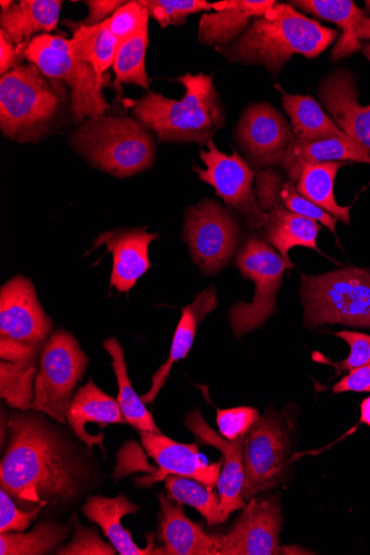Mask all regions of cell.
Here are the masks:
<instances>
[{"label":"cell","mask_w":370,"mask_h":555,"mask_svg":"<svg viewBox=\"0 0 370 555\" xmlns=\"http://www.w3.org/2000/svg\"><path fill=\"white\" fill-rule=\"evenodd\" d=\"M0 482L21 506L68 503L86 486L88 470L61 431L37 414H13Z\"/></svg>","instance_id":"obj_1"},{"label":"cell","mask_w":370,"mask_h":555,"mask_svg":"<svg viewBox=\"0 0 370 555\" xmlns=\"http://www.w3.org/2000/svg\"><path fill=\"white\" fill-rule=\"evenodd\" d=\"M337 37L336 29L308 18L291 4L277 3L254 18L237 41L218 47L217 52L229 63L259 65L278 76L294 55L319 57Z\"/></svg>","instance_id":"obj_2"},{"label":"cell","mask_w":370,"mask_h":555,"mask_svg":"<svg viewBox=\"0 0 370 555\" xmlns=\"http://www.w3.org/2000/svg\"><path fill=\"white\" fill-rule=\"evenodd\" d=\"M175 80L184 88L181 100L149 91L139 100H126V105L158 140L205 145L226 125V112L214 76L186 74Z\"/></svg>","instance_id":"obj_3"},{"label":"cell","mask_w":370,"mask_h":555,"mask_svg":"<svg viewBox=\"0 0 370 555\" xmlns=\"http://www.w3.org/2000/svg\"><path fill=\"white\" fill-rule=\"evenodd\" d=\"M67 99L64 83L21 65L0 78V130L16 142H37L62 121Z\"/></svg>","instance_id":"obj_4"},{"label":"cell","mask_w":370,"mask_h":555,"mask_svg":"<svg viewBox=\"0 0 370 555\" xmlns=\"http://www.w3.org/2000/svg\"><path fill=\"white\" fill-rule=\"evenodd\" d=\"M71 145L93 167L120 179L148 170L155 160L149 130L128 117L87 119L72 135Z\"/></svg>","instance_id":"obj_5"},{"label":"cell","mask_w":370,"mask_h":555,"mask_svg":"<svg viewBox=\"0 0 370 555\" xmlns=\"http://www.w3.org/2000/svg\"><path fill=\"white\" fill-rule=\"evenodd\" d=\"M304 325L341 324L370 328V272L344 268L321 275H302Z\"/></svg>","instance_id":"obj_6"},{"label":"cell","mask_w":370,"mask_h":555,"mask_svg":"<svg viewBox=\"0 0 370 555\" xmlns=\"http://www.w3.org/2000/svg\"><path fill=\"white\" fill-rule=\"evenodd\" d=\"M25 60L49 79L69 87V111L76 122L104 116L110 111L103 95L105 82L99 80L94 69L77 56L71 39L61 35H38L28 43Z\"/></svg>","instance_id":"obj_7"},{"label":"cell","mask_w":370,"mask_h":555,"mask_svg":"<svg viewBox=\"0 0 370 555\" xmlns=\"http://www.w3.org/2000/svg\"><path fill=\"white\" fill-rule=\"evenodd\" d=\"M235 264L243 278L255 285L253 299L237 302L229 314L232 331L239 338L258 328L276 312L284 273L294 267L268 241L257 235L245 238Z\"/></svg>","instance_id":"obj_8"},{"label":"cell","mask_w":370,"mask_h":555,"mask_svg":"<svg viewBox=\"0 0 370 555\" xmlns=\"http://www.w3.org/2000/svg\"><path fill=\"white\" fill-rule=\"evenodd\" d=\"M88 364L89 358L71 333L62 330L51 334L42 348L31 410L66 423L74 391Z\"/></svg>","instance_id":"obj_9"},{"label":"cell","mask_w":370,"mask_h":555,"mask_svg":"<svg viewBox=\"0 0 370 555\" xmlns=\"http://www.w3.org/2000/svg\"><path fill=\"white\" fill-rule=\"evenodd\" d=\"M240 236L234 216L215 201L204 199L186 212L183 240L205 275L217 274L230 263Z\"/></svg>","instance_id":"obj_10"},{"label":"cell","mask_w":370,"mask_h":555,"mask_svg":"<svg viewBox=\"0 0 370 555\" xmlns=\"http://www.w3.org/2000/svg\"><path fill=\"white\" fill-rule=\"evenodd\" d=\"M290 437L277 415L260 417L245 437L243 446V498L277 488L284 480L288 467Z\"/></svg>","instance_id":"obj_11"},{"label":"cell","mask_w":370,"mask_h":555,"mask_svg":"<svg viewBox=\"0 0 370 555\" xmlns=\"http://www.w3.org/2000/svg\"><path fill=\"white\" fill-rule=\"evenodd\" d=\"M207 150H201L200 158L205 169L193 168L202 182L215 188L226 204L237 209L251 228L261 229L267 225L269 215L264 211L253 190L255 172L241 158L238 151L232 155L221 153L214 139L205 144Z\"/></svg>","instance_id":"obj_12"},{"label":"cell","mask_w":370,"mask_h":555,"mask_svg":"<svg viewBox=\"0 0 370 555\" xmlns=\"http://www.w3.org/2000/svg\"><path fill=\"white\" fill-rule=\"evenodd\" d=\"M283 526L278 499L252 498L233 525L215 534L217 555L280 554V533Z\"/></svg>","instance_id":"obj_13"},{"label":"cell","mask_w":370,"mask_h":555,"mask_svg":"<svg viewBox=\"0 0 370 555\" xmlns=\"http://www.w3.org/2000/svg\"><path fill=\"white\" fill-rule=\"evenodd\" d=\"M281 176L271 169L256 175L255 193L260 208L269 215L266 227L267 241L292 267L290 250L295 246L319 251L317 237L322 229L319 222L288 210L280 202L278 184Z\"/></svg>","instance_id":"obj_14"},{"label":"cell","mask_w":370,"mask_h":555,"mask_svg":"<svg viewBox=\"0 0 370 555\" xmlns=\"http://www.w3.org/2000/svg\"><path fill=\"white\" fill-rule=\"evenodd\" d=\"M293 137L284 116L268 103L250 105L237 125V140L256 168L282 165Z\"/></svg>","instance_id":"obj_15"},{"label":"cell","mask_w":370,"mask_h":555,"mask_svg":"<svg viewBox=\"0 0 370 555\" xmlns=\"http://www.w3.org/2000/svg\"><path fill=\"white\" fill-rule=\"evenodd\" d=\"M52 322L40 306L33 282L14 276L0 288V336L37 348L50 337Z\"/></svg>","instance_id":"obj_16"},{"label":"cell","mask_w":370,"mask_h":555,"mask_svg":"<svg viewBox=\"0 0 370 555\" xmlns=\"http://www.w3.org/2000/svg\"><path fill=\"white\" fill-rule=\"evenodd\" d=\"M148 455L158 466L150 477L137 479L138 486L151 487L170 475L194 479L207 487L218 486L224 457L215 464H206L200 455L196 443H181L163 434L138 430Z\"/></svg>","instance_id":"obj_17"},{"label":"cell","mask_w":370,"mask_h":555,"mask_svg":"<svg viewBox=\"0 0 370 555\" xmlns=\"http://www.w3.org/2000/svg\"><path fill=\"white\" fill-rule=\"evenodd\" d=\"M186 427L202 446L217 448L224 455L222 473L218 482L221 512L225 522L237 511L246 506L244 487V440L230 441L205 422L200 411H192L184 421Z\"/></svg>","instance_id":"obj_18"},{"label":"cell","mask_w":370,"mask_h":555,"mask_svg":"<svg viewBox=\"0 0 370 555\" xmlns=\"http://www.w3.org/2000/svg\"><path fill=\"white\" fill-rule=\"evenodd\" d=\"M156 238L158 234L148 233L146 228L117 229L100 234L89 251L107 247L114 258L111 285L119 293H128L150 270L149 247Z\"/></svg>","instance_id":"obj_19"},{"label":"cell","mask_w":370,"mask_h":555,"mask_svg":"<svg viewBox=\"0 0 370 555\" xmlns=\"http://www.w3.org/2000/svg\"><path fill=\"white\" fill-rule=\"evenodd\" d=\"M319 96L339 128L370 153V105L358 103L355 77L347 70H336L320 83Z\"/></svg>","instance_id":"obj_20"},{"label":"cell","mask_w":370,"mask_h":555,"mask_svg":"<svg viewBox=\"0 0 370 555\" xmlns=\"http://www.w3.org/2000/svg\"><path fill=\"white\" fill-rule=\"evenodd\" d=\"M157 496L161 513L157 515V539L163 546L153 554L168 555H217L215 534H208L201 525L186 515L182 504L170 500L165 493Z\"/></svg>","instance_id":"obj_21"},{"label":"cell","mask_w":370,"mask_h":555,"mask_svg":"<svg viewBox=\"0 0 370 555\" xmlns=\"http://www.w3.org/2000/svg\"><path fill=\"white\" fill-rule=\"evenodd\" d=\"M275 0H226L215 3V12L203 14L199 40L206 46L226 47L237 41L254 18L271 10Z\"/></svg>","instance_id":"obj_22"},{"label":"cell","mask_w":370,"mask_h":555,"mask_svg":"<svg viewBox=\"0 0 370 555\" xmlns=\"http://www.w3.org/2000/svg\"><path fill=\"white\" fill-rule=\"evenodd\" d=\"M66 418L78 439L89 449L98 444L103 452L104 434L91 435L86 429L87 425L95 424L103 429L110 425L126 424L118 400L99 389L91 379L73 397Z\"/></svg>","instance_id":"obj_23"},{"label":"cell","mask_w":370,"mask_h":555,"mask_svg":"<svg viewBox=\"0 0 370 555\" xmlns=\"http://www.w3.org/2000/svg\"><path fill=\"white\" fill-rule=\"evenodd\" d=\"M290 4L343 30L332 52L333 61L361 50V39L370 40V17L350 0H298Z\"/></svg>","instance_id":"obj_24"},{"label":"cell","mask_w":370,"mask_h":555,"mask_svg":"<svg viewBox=\"0 0 370 555\" xmlns=\"http://www.w3.org/2000/svg\"><path fill=\"white\" fill-rule=\"evenodd\" d=\"M219 307L217 291L210 286L197 293L190 306L182 309L167 362L152 377L149 391L141 396L144 403H152L166 385L176 363L184 360L192 348L199 326L205 318Z\"/></svg>","instance_id":"obj_25"},{"label":"cell","mask_w":370,"mask_h":555,"mask_svg":"<svg viewBox=\"0 0 370 555\" xmlns=\"http://www.w3.org/2000/svg\"><path fill=\"white\" fill-rule=\"evenodd\" d=\"M349 162L370 165V153L348 137L319 140H301L293 137L282 166L290 181L296 183L305 165Z\"/></svg>","instance_id":"obj_26"},{"label":"cell","mask_w":370,"mask_h":555,"mask_svg":"<svg viewBox=\"0 0 370 555\" xmlns=\"http://www.w3.org/2000/svg\"><path fill=\"white\" fill-rule=\"evenodd\" d=\"M139 511L140 507L124 494L116 498L93 495L82 507L86 518L102 529L104 535L111 540L119 554L151 555L154 552L153 534L146 535V547L141 548L133 541L132 533L122 524L125 516L136 515Z\"/></svg>","instance_id":"obj_27"},{"label":"cell","mask_w":370,"mask_h":555,"mask_svg":"<svg viewBox=\"0 0 370 555\" xmlns=\"http://www.w3.org/2000/svg\"><path fill=\"white\" fill-rule=\"evenodd\" d=\"M63 2L60 0H22L0 2V26L16 46H28L38 35L55 30L60 24Z\"/></svg>","instance_id":"obj_28"},{"label":"cell","mask_w":370,"mask_h":555,"mask_svg":"<svg viewBox=\"0 0 370 555\" xmlns=\"http://www.w3.org/2000/svg\"><path fill=\"white\" fill-rule=\"evenodd\" d=\"M348 163H322L305 165L298 181L295 183L297 192L320 207L337 221L350 224V207L337 204L334 185L341 168Z\"/></svg>","instance_id":"obj_29"},{"label":"cell","mask_w":370,"mask_h":555,"mask_svg":"<svg viewBox=\"0 0 370 555\" xmlns=\"http://www.w3.org/2000/svg\"><path fill=\"white\" fill-rule=\"evenodd\" d=\"M283 93L282 101L291 118L292 131L301 140L347 137L319 103L309 95Z\"/></svg>","instance_id":"obj_30"},{"label":"cell","mask_w":370,"mask_h":555,"mask_svg":"<svg viewBox=\"0 0 370 555\" xmlns=\"http://www.w3.org/2000/svg\"><path fill=\"white\" fill-rule=\"evenodd\" d=\"M103 347L113 359V367L118 380V402L124 418L138 430L162 434L155 425L152 414L145 409L144 402L132 387L128 376L125 350L117 338H109L103 341Z\"/></svg>","instance_id":"obj_31"},{"label":"cell","mask_w":370,"mask_h":555,"mask_svg":"<svg viewBox=\"0 0 370 555\" xmlns=\"http://www.w3.org/2000/svg\"><path fill=\"white\" fill-rule=\"evenodd\" d=\"M71 39L74 52L89 64L99 80L104 81V74L114 66L118 53V40L110 30L107 24L91 27L73 28Z\"/></svg>","instance_id":"obj_32"},{"label":"cell","mask_w":370,"mask_h":555,"mask_svg":"<svg viewBox=\"0 0 370 555\" xmlns=\"http://www.w3.org/2000/svg\"><path fill=\"white\" fill-rule=\"evenodd\" d=\"M72 527V525L43 521L28 533H0V554L42 555L56 552L69 537Z\"/></svg>","instance_id":"obj_33"},{"label":"cell","mask_w":370,"mask_h":555,"mask_svg":"<svg viewBox=\"0 0 370 555\" xmlns=\"http://www.w3.org/2000/svg\"><path fill=\"white\" fill-rule=\"evenodd\" d=\"M167 496L181 504H188L200 513L208 527L225 522L221 499L214 487H207L191 478L170 475L165 480Z\"/></svg>","instance_id":"obj_34"},{"label":"cell","mask_w":370,"mask_h":555,"mask_svg":"<svg viewBox=\"0 0 370 555\" xmlns=\"http://www.w3.org/2000/svg\"><path fill=\"white\" fill-rule=\"evenodd\" d=\"M37 366L0 363V397L12 409L28 412L33 408Z\"/></svg>","instance_id":"obj_35"},{"label":"cell","mask_w":370,"mask_h":555,"mask_svg":"<svg viewBox=\"0 0 370 555\" xmlns=\"http://www.w3.org/2000/svg\"><path fill=\"white\" fill-rule=\"evenodd\" d=\"M149 46V31L123 43L113 66L116 74L115 85H135L149 89L151 80L145 70V54Z\"/></svg>","instance_id":"obj_36"},{"label":"cell","mask_w":370,"mask_h":555,"mask_svg":"<svg viewBox=\"0 0 370 555\" xmlns=\"http://www.w3.org/2000/svg\"><path fill=\"white\" fill-rule=\"evenodd\" d=\"M143 5L162 27L184 24L192 14L215 12V3L205 0H142Z\"/></svg>","instance_id":"obj_37"},{"label":"cell","mask_w":370,"mask_h":555,"mask_svg":"<svg viewBox=\"0 0 370 555\" xmlns=\"http://www.w3.org/2000/svg\"><path fill=\"white\" fill-rule=\"evenodd\" d=\"M149 12L142 0H138V2H127L109 21H105V24H107L120 47L126 41L149 31Z\"/></svg>","instance_id":"obj_38"},{"label":"cell","mask_w":370,"mask_h":555,"mask_svg":"<svg viewBox=\"0 0 370 555\" xmlns=\"http://www.w3.org/2000/svg\"><path fill=\"white\" fill-rule=\"evenodd\" d=\"M278 193L281 204L288 210L319 222L327 227L333 234H336L337 220L301 195L296 190L295 183L292 181L284 183L281 178L278 184Z\"/></svg>","instance_id":"obj_39"},{"label":"cell","mask_w":370,"mask_h":555,"mask_svg":"<svg viewBox=\"0 0 370 555\" xmlns=\"http://www.w3.org/2000/svg\"><path fill=\"white\" fill-rule=\"evenodd\" d=\"M116 547L111 543L101 540L98 531L91 528H85L76 520L73 540L62 547L55 554L59 555H115Z\"/></svg>","instance_id":"obj_40"},{"label":"cell","mask_w":370,"mask_h":555,"mask_svg":"<svg viewBox=\"0 0 370 555\" xmlns=\"http://www.w3.org/2000/svg\"><path fill=\"white\" fill-rule=\"evenodd\" d=\"M259 418L258 411L253 408L219 410L217 414L220 434L230 441L245 438Z\"/></svg>","instance_id":"obj_41"},{"label":"cell","mask_w":370,"mask_h":555,"mask_svg":"<svg viewBox=\"0 0 370 555\" xmlns=\"http://www.w3.org/2000/svg\"><path fill=\"white\" fill-rule=\"evenodd\" d=\"M48 502L43 501L31 512H21L4 489L0 491V533L26 531Z\"/></svg>","instance_id":"obj_42"},{"label":"cell","mask_w":370,"mask_h":555,"mask_svg":"<svg viewBox=\"0 0 370 555\" xmlns=\"http://www.w3.org/2000/svg\"><path fill=\"white\" fill-rule=\"evenodd\" d=\"M335 336L346 341L350 348L348 358L335 366L342 371H353L370 365V335L357 332L342 331Z\"/></svg>","instance_id":"obj_43"},{"label":"cell","mask_w":370,"mask_h":555,"mask_svg":"<svg viewBox=\"0 0 370 555\" xmlns=\"http://www.w3.org/2000/svg\"><path fill=\"white\" fill-rule=\"evenodd\" d=\"M40 348L33 345L0 336V359L16 365L37 366Z\"/></svg>","instance_id":"obj_44"},{"label":"cell","mask_w":370,"mask_h":555,"mask_svg":"<svg viewBox=\"0 0 370 555\" xmlns=\"http://www.w3.org/2000/svg\"><path fill=\"white\" fill-rule=\"evenodd\" d=\"M85 4L89 10L88 17L79 23L66 21L65 25L73 28L100 25L105 21H109L123 7H125L127 2H123V0H88Z\"/></svg>","instance_id":"obj_45"},{"label":"cell","mask_w":370,"mask_h":555,"mask_svg":"<svg viewBox=\"0 0 370 555\" xmlns=\"http://www.w3.org/2000/svg\"><path fill=\"white\" fill-rule=\"evenodd\" d=\"M27 46H16L0 30V75H4L18 66L25 60Z\"/></svg>","instance_id":"obj_46"},{"label":"cell","mask_w":370,"mask_h":555,"mask_svg":"<svg viewBox=\"0 0 370 555\" xmlns=\"http://www.w3.org/2000/svg\"><path fill=\"white\" fill-rule=\"evenodd\" d=\"M332 390L335 393L347 391L370 392V365L350 371Z\"/></svg>","instance_id":"obj_47"},{"label":"cell","mask_w":370,"mask_h":555,"mask_svg":"<svg viewBox=\"0 0 370 555\" xmlns=\"http://www.w3.org/2000/svg\"><path fill=\"white\" fill-rule=\"evenodd\" d=\"M360 423L370 427V396L361 402Z\"/></svg>","instance_id":"obj_48"},{"label":"cell","mask_w":370,"mask_h":555,"mask_svg":"<svg viewBox=\"0 0 370 555\" xmlns=\"http://www.w3.org/2000/svg\"><path fill=\"white\" fill-rule=\"evenodd\" d=\"M361 52L370 62V43H365L361 46Z\"/></svg>","instance_id":"obj_49"},{"label":"cell","mask_w":370,"mask_h":555,"mask_svg":"<svg viewBox=\"0 0 370 555\" xmlns=\"http://www.w3.org/2000/svg\"><path fill=\"white\" fill-rule=\"evenodd\" d=\"M365 4H366V11L368 13H370V2H366Z\"/></svg>","instance_id":"obj_50"}]
</instances>
